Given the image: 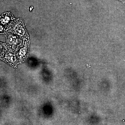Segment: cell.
Instances as JSON below:
<instances>
[{"label":"cell","mask_w":125,"mask_h":125,"mask_svg":"<svg viewBox=\"0 0 125 125\" xmlns=\"http://www.w3.org/2000/svg\"><path fill=\"white\" fill-rule=\"evenodd\" d=\"M118 0L120 1L123 2V3L125 2V0Z\"/></svg>","instance_id":"obj_5"},{"label":"cell","mask_w":125,"mask_h":125,"mask_svg":"<svg viewBox=\"0 0 125 125\" xmlns=\"http://www.w3.org/2000/svg\"><path fill=\"white\" fill-rule=\"evenodd\" d=\"M25 50L24 49H22L21 50L20 52H19V55L21 56H24L25 54L26 53V52H25Z\"/></svg>","instance_id":"obj_3"},{"label":"cell","mask_w":125,"mask_h":125,"mask_svg":"<svg viewBox=\"0 0 125 125\" xmlns=\"http://www.w3.org/2000/svg\"><path fill=\"white\" fill-rule=\"evenodd\" d=\"M12 16L7 13L6 14L2 15L1 18V23L4 25L7 24L10 20H12Z\"/></svg>","instance_id":"obj_2"},{"label":"cell","mask_w":125,"mask_h":125,"mask_svg":"<svg viewBox=\"0 0 125 125\" xmlns=\"http://www.w3.org/2000/svg\"><path fill=\"white\" fill-rule=\"evenodd\" d=\"M24 26L21 25H20V24L19 25H17L14 27V33L19 36L22 37L25 33V30Z\"/></svg>","instance_id":"obj_1"},{"label":"cell","mask_w":125,"mask_h":125,"mask_svg":"<svg viewBox=\"0 0 125 125\" xmlns=\"http://www.w3.org/2000/svg\"><path fill=\"white\" fill-rule=\"evenodd\" d=\"M33 6H31L29 7V10L30 11H31L32 10H33Z\"/></svg>","instance_id":"obj_4"}]
</instances>
